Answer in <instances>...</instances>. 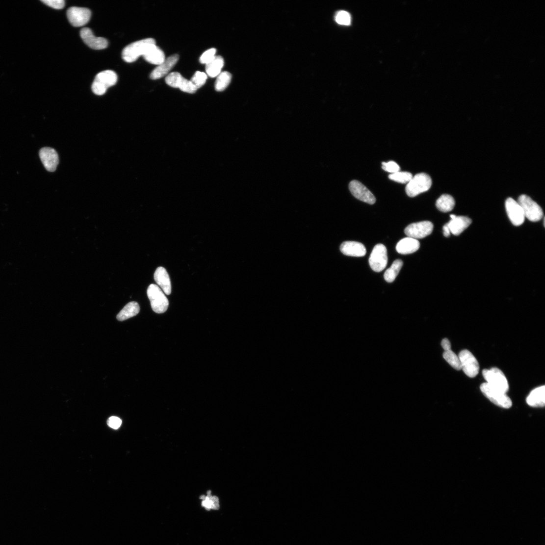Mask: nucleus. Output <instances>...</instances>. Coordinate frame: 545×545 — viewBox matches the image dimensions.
I'll return each mask as SVG.
<instances>
[{
    "instance_id": "nucleus-1",
    "label": "nucleus",
    "mask_w": 545,
    "mask_h": 545,
    "mask_svg": "<svg viewBox=\"0 0 545 545\" xmlns=\"http://www.w3.org/2000/svg\"><path fill=\"white\" fill-rule=\"evenodd\" d=\"M156 45L154 39L148 38L133 43L127 46L122 51V57L125 61L132 63L139 57L144 56L149 49Z\"/></svg>"
},
{
    "instance_id": "nucleus-2",
    "label": "nucleus",
    "mask_w": 545,
    "mask_h": 545,
    "mask_svg": "<svg viewBox=\"0 0 545 545\" xmlns=\"http://www.w3.org/2000/svg\"><path fill=\"white\" fill-rule=\"evenodd\" d=\"M432 182L429 175L426 173H418L413 177L408 183L406 191L410 197H415L421 193L426 192L431 188Z\"/></svg>"
},
{
    "instance_id": "nucleus-3",
    "label": "nucleus",
    "mask_w": 545,
    "mask_h": 545,
    "mask_svg": "<svg viewBox=\"0 0 545 545\" xmlns=\"http://www.w3.org/2000/svg\"><path fill=\"white\" fill-rule=\"evenodd\" d=\"M117 76L112 70L101 72L95 78L92 86V91L97 95H103L108 88L117 83Z\"/></svg>"
},
{
    "instance_id": "nucleus-4",
    "label": "nucleus",
    "mask_w": 545,
    "mask_h": 545,
    "mask_svg": "<svg viewBox=\"0 0 545 545\" xmlns=\"http://www.w3.org/2000/svg\"><path fill=\"white\" fill-rule=\"evenodd\" d=\"M147 295L153 310L156 313H162L167 311L169 301L163 290L155 285H151L147 290Z\"/></svg>"
},
{
    "instance_id": "nucleus-5",
    "label": "nucleus",
    "mask_w": 545,
    "mask_h": 545,
    "mask_svg": "<svg viewBox=\"0 0 545 545\" xmlns=\"http://www.w3.org/2000/svg\"><path fill=\"white\" fill-rule=\"evenodd\" d=\"M480 389L484 395L495 405L504 409L512 407V401L505 393L493 388L487 383H483Z\"/></svg>"
},
{
    "instance_id": "nucleus-6",
    "label": "nucleus",
    "mask_w": 545,
    "mask_h": 545,
    "mask_svg": "<svg viewBox=\"0 0 545 545\" xmlns=\"http://www.w3.org/2000/svg\"><path fill=\"white\" fill-rule=\"evenodd\" d=\"M483 376L487 383L493 388L506 393L509 390V385L507 379L500 369L496 367L490 370L485 369L482 372Z\"/></svg>"
},
{
    "instance_id": "nucleus-7",
    "label": "nucleus",
    "mask_w": 545,
    "mask_h": 545,
    "mask_svg": "<svg viewBox=\"0 0 545 545\" xmlns=\"http://www.w3.org/2000/svg\"><path fill=\"white\" fill-rule=\"evenodd\" d=\"M518 203L522 208L525 218L532 222H537L542 218V208L529 197L521 195L519 198Z\"/></svg>"
},
{
    "instance_id": "nucleus-8",
    "label": "nucleus",
    "mask_w": 545,
    "mask_h": 545,
    "mask_svg": "<svg viewBox=\"0 0 545 545\" xmlns=\"http://www.w3.org/2000/svg\"><path fill=\"white\" fill-rule=\"evenodd\" d=\"M388 262V251L385 246L382 244L376 245L369 258L371 268L375 272H380L385 269Z\"/></svg>"
},
{
    "instance_id": "nucleus-9",
    "label": "nucleus",
    "mask_w": 545,
    "mask_h": 545,
    "mask_svg": "<svg viewBox=\"0 0 545 545\" xmlns=\"http://www.w3.org/2000/svg\"><path fill=\"white\" fill-rule=\"evenodd\" d=\"M91 15V10L86 8L73 7L67 11L68 20L70 24L75 27L85 26L89 22Z\"/></svg>"
},
{
    "instance_id": "nucleus-10",
    "label": "nucleus",
    "mask_w": 545,
    "mask_h": 545,
    "mask_svg": "<svg viewBox=\"0 0 545 545\" xmlns=\"http://www.w3.org/2000/svg\"><path fill=\"white\" fill-rule=\"evenodd\" d=\"M462 369L470 378L475 377L479 372V364L475 357L467 350L461 351L459 356Z\"/></svg>"
},
{
    "instance_id": "nucleus-11",
    "label": "nucleus",
    "mask_w": 545,
    "mask_h": 545,
    "mask_svg": "<svg viewBox=\"0 0 545 545\" xmlns=\"http://www.w3.org/2000/svg\"><path fill=\"white\" fill-rule=\"evenodd\" d=\"M433 227V224L431 222L422 221L409 225L404 232L408 237L415 239H421L430 235Z\"/></svg>"
},
{
    "instance_id": "nucleus-12",
    "label": "nucleus",
    "mask_w": 545,
    "mask_h": 545,
    "mask_svg": "<svg viewBox=\"0 0 545 545\" xmlns=\"http://www.w3.org/2000/svg\"><path fill=\"white\" fill-rule=\"evenodd\" d=\"M165 81L170 86L179 88L183 92L193 94L198 90L197 87L190 80L185 79L179 73L175 72L169 74L166 78Z\"/></svg>"
},
{
    "instance_id": "nucleus-13",
    "label": "nucleus",
    "mask_w": 545,
    "mask_h": 545,
    "mask_svg": "<svg viewBox=\"0 0 545 545\" xmlns=\"http://www.w3.org/2000/svg\"><path fill=\"white\" fill-rule=\"evenodd\" d=\"M349 188L351 194L357 199L370 205L375 203L376 200L373 193L359 181L351 182Z\"/></svg>"
},
{
    "instance_id": "nucleus-14",
    "label": "nucleus",
    "mask_w": 545,
    "mask_h": 545,
    "mask_svg": "<svg viewBox=\"0 0 545 545\" xmlns=\"http://www.w3.org/2000/svg\"><path fill=\"white\" fill-rule=\"evenodd\" d=\"M506 212L510 220L517 226L523 224L525 216L522 208L518 202L509 198L505 203Z\"/></svg>"
},
{
    "instance_id": "nucleus-15",
    "label": "nucleus",
    "mask_w": 545,
    "mask_h": 545,
    "mask_svg": "<svg viewBox=\"0 0 545 545\" xmlns=\"http://www.w3.org/2000/svg\"><path fill=\"white\" fill-rule=\"evenodd\" d=\"M80 37L87 46L94 50H103L108 46V42L106 39L96 37L90 28H82L80 31Z\"/></svg>"
},
{
    "instance_id": "nucleus-16",
    "label": "nucleus",
    "mask_w": 545,
    "mask_h": 545,
    "mask_svg": "<svg viewBox=\"0 0 545 545\" xmlns=\"http://www.w3.org/2000/svg\"><path fill=\"white\" fill-rule=\"evenodd\" d=\"M39 155L46 170L51 172H54L59 161L56 151L53 149L45 147L40 150Z\"/></svg>"
},
{
    "instance_id": "nucleus-17",
    "label": "nucleus",
    "mask_w": 545,
    "mask_h": 545,
    "mask_svg": "<svg viewBox=\"0 0 545 545\" xmlns=\"http://www.w3.org/2000/svg\"><path fill=\"white\" fill-rule=\"evenodd\" d=\"M179 60V56L175 54L168 57L160 65H158L152 72L150 75L152 79L156 80L160 79L167 75L177 64Z\"/></svg>"
},
{
    "instance_id": "nucleus-18",
    "label": "nucleus",
    "mask_w": 545,
    "mask_h": 545,
    "mask_svg": "<svg viewBox=\"0 0 545 545\" xmlns=\"http://www.w3.org/2000/svg\"><path fill=\"white\" fill-rule=\"evenodd\" d=\"M340 251L346 256L356 257H363L366 253L364 246L356 241L343 242L340 246Z\"/></svg>"
},
{
    "instance_id": "nucleus-19",
    "label": "nucleus",
    "mask_w": 545,
    "mask_h": 545,
    "mask_svg": "<svg viewBox=\"0 0 545 545\" xmlns=\"http://www.w3.org/2000/svg\"><path fill=\"white\" fill-rule=\"evenodd\" d=\"M156 283L167 295L171 293V284L170 277L166 270L162 267L157 268L154 274Z\"/></svg>"
},
{
    "instance_id": "nucleus-20",
    "label": "nucleus",
    "mask_w": 545,
    "mask_h": 545,
    "mask_svg": "<svg viewBox=\"0 0 545 545\" xmlns=\"http://www.w3.org/2000/svg\"><path fill=\"white\" fill-rule=\"evenodd\" d=\"M419 247L420 243L417 239L407 237L398 242L396 249L399 254L408 255L416 252Z\"/></svg>"
},
{
    "instance_id": "nucleus-21",
    "label": "nucleus",
    "mask_w": 545,
    "mask_h": 545,
    "mask_svg": "<svg viewBox=\"0 0 545 545\" xmlns=\"http://www.w3.org/2000/svg\"><path fill=\"white\" fill-rule=\"evenodd\" d=\"M471 223V220L467 217L456 216L446 224L450 233L454 235L461 234Z\"/></svg>"
},
{
    "instance_id": "nucleus-22",
    "label": "nucleus",
    "mask_w": 545,
    "mask_h": 545,
    "mask_svg": "<svg viewBox=\"0 0 545 545\" xmlns=\"http://www.w3.org/2000/svg\"><path fill=\"white\" fill-rule=\"evenodd\" d=\"M526 402L532 407H544L545 404V386L533 390L526 398Z\"/></svg>"
},
{
    "instance_id": "nucleus-23",
    "label": "nucleus",
    "mask_w": 545,
    "mask_h": 545,
    "mask_svg": "<svg viewBox=\"0 0 545 545\" xmlns=\"http://www.w3.org/2000/svg\"><path fill=\"white\" fill-rule=\"evenodd\" d=\"M149 63L159 65L165 60L164 52L156 45L152 46L143 56Z\"/></svg>"
},
{
    "instance_id": "nucleus-24",
    "label": "nucleus",
    "mask_w": 545,
    "mask_h": 545,
    "mask_svg": "<svg viewBox=\"0 0 545 545\" xmlns=\"http://www.w3.org/2000/svg\"><path fill=\"white\" fill-rule=\"evenodd\" d=\"M140 311L138 304L132 302L127 304L117 315V319L119 321H124L130 318L133 317L137 315Z\"/></svg>"
},
{
    "instance_id": "nucleus-25",
    "label": "nucleus",
    "mask_w": 545,
    "mask_h": 545,
    "mask_svg": "<svg viewBox=\"0 0 545 545\" xmlns=\"http://www.w3.org/2000/svg\"><path fill=\"white\" fill-rule=\"evenodd\" d=\"M224 64L223 58L220 56H216L213 61L206 64V71L207 75L210 78L218 77L221 73Z\"/></svg>"
},
{
    "instance_id": "nucleus-26",
    "label": "nucleus",
    "mask_w": 545,
    "mask_h": 545,
    "mask_svg": "<svg viewBox=\"0 0 545 545\" xmlns=\"http://www.w3.org/2000/svg\"><path fill=\"white\" fill-rule=\"evenodd\" d=\"M455 206L453 198L449 195H443L436 202L437 208L442 212H448L452 210Z\"/></svg>"
},
{
    "instance_id": "nucleus-27",
    "label": "nucleus",
    "mask_w": 545,
    "mask_h": 545,
    "mask_svg": "<svg viewBox=\"0 0 545 545\" xmlns=\"http://www.w3.org/2000/svg\"><path fill=\"white\" fill-rule=\"evenodd\" d=\"M402 266L403 262L400 260H397L393 262L391 266L385 272L384 279L387 282L389 283L393 282Z\"/></svg>"
},
{
    "instance_id": "nucleus-28",
    "label": "nucleus",
    "mask_w": 545,
    "mask_h": 545,
    "mask_svg": "<svg viewBox=\"0 0 545 545\" xmlns=\"http://www.w3.org/2000/svg\"><path fill=\"white\" fill-rule=\"evenodd\" d=\"M200 499L202 500V506L207 511L210 509L218 510L220 507L219 499L216 496L211 495L210 491L207 492V495H202Z\"/></svg>"
},
{
    "instance_id": "nucleus-29",
    "label": "nucleus",
    "mask_w": 545,
    "mask_h": 545,
    "mask_svg": "<svg viewBox=\"0 0 545 545\" xmlns=\"http://www.w3.org/2000/svg\"><path fill=\"white\" fill-rule=\"evenodd\" d=\"M232 78L231 73L227 72L221 73L217 77L215 82V90L217 92L224 91L230 84Z\"/></svg>"
},
{
    "instance_id": "nucleus-30",
    "label": "nucleus",
    "mask_w": 545,
    "mask_h": 545,
    "mask_svg": "<svg viewBox=\"0 0 545 545\" xmlns=\"http://www.w3.org/2000/svg\"><path fill=\"white\" fill-rule=\"evenodd\" d=\"M443 358L446 362L456 370H462V365L459 356L451 350L445 351Z\"/></svg>"
},
{
    "instance_id": "nucleus-31",
    "label": "nucleus",
    "mask_w": 545,
    "mask_h": 545,
    "mask_svg": "<svg viewBox=\"0 0 545 545\" xmlns=\"http://www.w3.org/2000/svg\"><path fill=\"white\" fill-rule=\"evenodd\" d=\"M413 175L408 172H397L389 175L390 180L400 183H408L413 178Z\"/></svg>"
},
{
    "instance_id": "nucleus-32",
    "label": "nucleus",
    "mask_w": 545,
    "mask_h": 545,
    "mask_svg": "<svg viewBox=\"0 0 545 545\" xmlns=\"http://www.w3.org/2000/svg\"><path fill=\"white\" fill-rule=\"evenodd\" d=\"M207 75L201 72H197L191 78L190 81L194 85L197 89L203 86L207 79Z\"/></svg>"
},
{
    "instance_id": "nucleus-33",
    "label": "nucleus",
    "mask_w": 545,
    "mask_h": 545,
    "mask_svg": "<svg viewBox=\"0 0 545 545\" xmlns=\"http://www.w3.org/2000/svg\"><path fill=\"white\" fill-rule=\"evenodd\" d=\"M336 21L340 25L349 26L351 22V15L345 11H340L336 14Z\"/></svg>"
},
{
    "instance_id": "nucleus-34",
    "label": "nucleus",
    "mask_w": 545,
    "mask_h": 545,
    "mask_svg": "<svg viewBox=\"0 0 545 545\" xmlns=\"http://www.w3.org/2000/svg\"><path fill=\"white\" fill-rule=\"evenodd\" d=\"M216 50L215 48L209 49L204 52L200 58V62L202 64H208L213 61L215 58Z\"/></svg>"
},
{
    "instance_id": "nucleus-35",
    "label": "nucleus",
    "mask_w": 545,
    "mask_h": 545,
    "mask_svg": "<svg viewBox=\"0 0 545 545\" xmlns=\"http://www.w3.org/2000/svg\"><path fill=\"white\" fill-rule=\"evenodd\" d=\"M41 1L46 5L56 9H61L65 6V1L63 0H42Z\"/></svg>"
},
{
    "instance_id": "nucleus-36",
    "label": "nucleus",
    "mask_w": 545,
    "mask_h": 545,
    "mask_svg": "<svg viewBox=\"0 0 545 545\" xmlns=\"http://www.w3.org/2000/svg\"><path fill=\"white\" fill-rule=\"evenodd\" d=\"M382 169L385 171L392 174L400 171L399 166L394 161H389L388 163H382Z\"/></svg>"
},
{
    "instance_id": "nucleus-37",
    "label": "nucleus",
    "mask_w": 545,
    "mask_h": 545,
    "mask_svg": "<svg viewBox=\"0 0 545 545\" xmlns=\"http://www.w3.org/2000/svg\"><path fill=\"white\" fill-rule=\"evenodd\" d=\"M107 424L110 428L118 429L122 424V420L119 417L112 416L108 419Z\"/></svg>"
},
{
    "instance_id": "nucleus-38",
    "label": "nucleus",
    "mask_w": 545,
    "mask_h": 545,
    "mask_svg": "<svg viewBox=\"0 0 545 545\" xmlns=\"http://www.w3.org/2000/svg\"><path fill=\"white\" fill-rule=\"evenodd\" d=\"M441 345L445 351L451 350V344L448 339L445 338L441 342Z\"/></svg>"
},
{
    "instance_id": "nucleus-39",
    "label": "nucleus",
    "mask_w": 545,
    "mask_h": 545,
    "mask_svg": "<svg viewBox=\"0 0 545 545\" xmlns=\"http://www.w3.org/2000/svg\"><path fill=\"white\" fill-rule=\"evenodd\" d=\"M450 234H451V233H450V231L449 229V228H448L447 225L446 224L443 227V234H444V235L445 237H447L450 236Z\"/></svg>"
}]
</instances>
